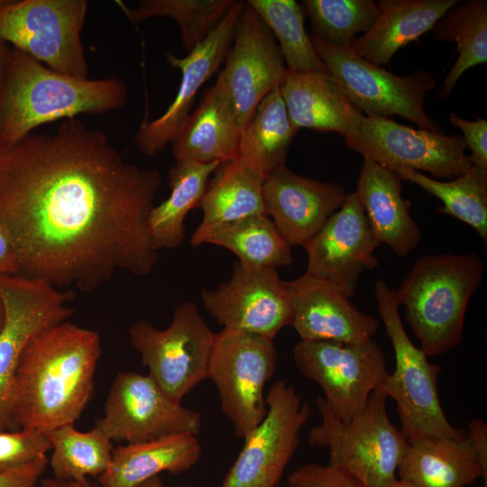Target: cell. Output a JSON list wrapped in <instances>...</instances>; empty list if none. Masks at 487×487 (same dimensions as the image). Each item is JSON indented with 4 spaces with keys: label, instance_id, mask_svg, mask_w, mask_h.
Listing matches in <instances>:
<instances>
[{
    "label": "cell",
    "instance_id": "ab89813d",
    "mask_svg": "<svg viewBox=\"0 0 487 487\" xmlns=\"http://www.w3.org/2000/svg\"><path fill=\"white\" fill-rule=\"evenodd\" d=\"M449 121L462 131L466 148L472 152L470 159L473 166L487 170V120L468 121L451 113Z\"/></svg>",
    "mask_w": 487,
    "mask_h": 487
},
{
    "label": "cell",
    "instance_id": "44dd1931",
    "mask_svg": "<svg viewBox=\"0 0 487 487\" xmlns=\"http://www.w3.org/2000/svg\"><path fill=\"white\" fill-rule=\"evenodd\" d=\"M347 195L338 183L306 178L287 166L263 182L267 214L290 246H304L343 207Z\"/></svg>",
    "mask_w": 487,
    "mask_h": 487
},
{
    "label": "cell",
    "instance_id": "7c38bea8",
    "mask_svg": "<svg viewBox=\"0 0 487 487\" xmlns=\"http://www.w3.org/2000/svg\"><path fill=\"white\" fill-rule=\"evenodd\" d=\"M267 411L244 438L243 448L220 487H277L294 455L299 433L313 414L296 389L277 380L266 397Z\"/></svg>",
    "mask_w": 487,
    "mask_h": 487
},
{
    "label": "cell",
    "instance_id": "1f68e13d",
    "mask_svg": "<svg viewBox=\"0 0 487 487\" xmlns=\"http://www.w3.org/2000/svg\"><path fill=\"white\" fill-rule=\"evenodd\" d=\"M455 6L432 28L435 40L457 43L458 58L438 91L444 99L449 98L467 69L487 61V1H467Z\"/></svg>",
    "mask_w": 487,
    "mask_h": 487
},
{
    "label": "cell",
    "instance_id": "4dcf8cb0",
    "mask_svg": "<svg viewBox=\"0 0 487 487\" xmlns=\"http://www.w3.org/2000/svg\"><path fill=\"white\" fill-rule=\"evenodd\" d=\"M203 244L226 248L239 262L251 267L277 269L292 262L291 246L267 215L218 226L204 237Z\"/></svg>",
    "mask_w": 487,
    "mask_h": 487
},
{
    "label": "cell",
    "instance_id": "f6af8a7d",
    "mask_svg": "<svg viewBox=\"0 0 487 487\" xmlns=\"http://www.w3.org/2000/svg\"><path fill=\"white\" fill-rule=\"evenodd\" d=\"M12 46L0 38V91L4 86L12 56Z\"/></svg>",
    "mask_w": 487,
    "mask_h": 487
},
{
    "label": "cell",
    "instance_id": "ee69618b",
    "mask_svg": "<svg viewBox=\"0 0 487 487\" xmlns=\"http://www.w3.org/2000/svg\"><path fill=\"white\" fill-rule=\"evenodd\" d=\"M39 487H101L98 482L88 478L80 480H60L55 477L43 478L39 481Z\"/></svg>",
    "mask_w": 487,
    "mask_h": 487
},
{
    "label": "cell",
    "instance_id": "c3c4849f",
    "mask_svg": "<svg viewBox=\"0 0 487 487\" xmlns=\"http://www.w3.org/2000/svg\"><path fill=\"white\" fill-rule=\"evenodd\" d=\"M4 318H5V309H4L3 302L0 298V329L3 326Z\"/></svg>",
    "mask_w": 487,
    "mask_h": 487
},
{
    "label": "cell",
    "instance_id": "f546056e",
    "mask_svg": "<svg viewBox=\"0 0 487 487\" xmlns=\"http://www.w3.org/2000/svg\"><path fill=\"white\" fill-rule=\"evenodd\" d=\"M222 162L177 161L169 170L170 194L151 210L147 229L155 251L179 247L185 235L184 221L198 207L209 176Z\"/></svg>",
    "mask_w": 487,
    "mask_h": 487
},
{
    "label": "cell",
    "instance_id": "e575fe53",
    "mask_svg": "<svg viewBox=\"0 0 487 487\" xmlns=\"http://www.w3.org/2000/svg\"><path fill=\"white\" fill-rule=\"evenodd\" d=\"M274 35L287 69L328 72L305 30L303 9L294 0H248Z\"/></svg>",
    "mask_w": 487,
    "mask_h": 487
},
{
    "label": "cell",
    "instance_id": "8fae6325",
    "mask_svg": "<svg viewBox=\"0 0 487 487\" xmlns=\"http://www.w3.org/2000/svg\"><path fill=\"white\" fill-rule=\"evenodd\" d=\"M293 359L301 374L320 386L328 408L343 421L365 407L389 374L385 354L373 338L359 344L300 340Z\"/></svg>",
    "mask_w": 487,
    "mask_h": 487
},
{
    "label": "cell",
    "instance_id": "8d00e7d4",
    "mask_svg": "<svg viewBox=\"0 0 487 487\" xmlns=\"http://www.w3.org/2000/svg\"><path fill=\"white\" fill-rule=\"evenodd\" d=\"M315 36L337 47H348L358 33L366 32L380 14L373 0H304Z\"/></svg>",
    "mask_w": 487,
    "mask_h": 487
},
{
    "label": "cell",
    "instance_id": "74e56055",
    "mask_svg": "<svg viewBox=\"0 0 487 487\" xmlns=\"http://www.w3.org/2000/svg\"><path fill=\"white\" fill-rule=\"evenodd\" d=\"M51 449L45 433L29 428L0 430V474L24 467Z\"/></svg>",
    "mask_w": 487,
    "mask_h": 487
},
{
    "label": "cell",
    "instance_id": "d6986e66",
    "mask_svg": "<svg viewBox=\"0 0 487 487\" xmlns=\"http://www.w3.org/2000/svg\"><path fill=\"white\" fill-rule=\"evenodd\" d=\"M245 2L235 1L216 27L185 58L168 53L170 65L181 71L177 95L166 111L152 121H143L133 143L146 156L161 151L190 114L193 100L202 85L216 72L233 42L237 20Z\"/></svg>",
    "mask_w": 487,
    "mask_h": 487
},
{
    "label": "cell",
    "instance_id": "6da1fadb",
    "mask_svg": "<svg viewBox=\"0 0 487 487\" xmlns=\"http://www.w3.org/2000/svg\"><path fill=\"white\" fill-rule=\"evenodd\" d=\"M161 185L159 170L127 162L77 117L0 145V224L18 275L88 292L118 271L150 274L147 219Z\"/></svg>",
    "mask_w": 487,
    "mask_h": 487
},
{
    "label": "cell",
    "instance_id": "d6a6232c",
    "mask_svg": "<svg viewBox=\"0 0 487 487\" xmlns=\"http://www.w3.org/2000/svg\"><path fill=\"white\" fill-rule=\"evenodd\" d=\"M400 179L412 182L437 198L439 213L455 217L471 226L487 243V170L473 166L449 181L429 178L411 169L394 171Z\"/></svg>",
    "mask_w": 487,
    "mask_h": 487
},
{
    "label": "cell",
    "instance_id": "7a4b0ae2",
    "mask_svg": "<svg viewBox=\"0 0 487 487\" xmlns=\"http://www.w3.org/2000/svg\"><path fill=\"white\" fill-rule=\"evenodd\" d=\"M98 333L65 321L38 335L17 363L5 403L7 429L43 433L74 424L94 390Z\"/></svg>",
    "mask_w": 487,
    "mask_h": 487
},
{
    "label": "cell",
    "instance_id": "d590c367",
    "mask_svg": "<svg viewBox=\"0 0 487 487\" xmlns=\"http://www.w3.org/2000/svg\"><path fill=\"white\" fill-rule=\"evenodd\" d=\"M234 0H142L135 8L123 5L133 24L153 17L167 16L180 28L181 41L191 52L216 27Z\"/></svg>",
    "mask_w": 487,
    "mask_h": 487
},
{
    "label": "cell",
    "instance_id": "ba28073f",
    "mask_svg": "<svg viewBox=\"0 0 487 487\" xmlns=\"http://www.w3.org/2000/svg\"><path fill=\"white\" fill-rule=\"evenodd\" d=\"M86 0H5L0 5V38L50 69L88 78L81 40Z\"/></svg>",
    "mask_w": 487,
    "mask_h": 487
},
{
    "label": "cell",
    "instance_id": "4316f807",
    "mask_svg": "<svg viewBox=\"0 0 487 487\" xmlns=\"http://www.w3.org/2000/svg\"><path fill=\"white\" fill-rule=\"evenodd\" d=\"M414 487H465L482 478L473 440L429 437L409 445L397 469Z\"/></svg>",
    "mask_w": 487,
    "mask_h": 487
},
{
    "label": "cell",
    "instance_id": "83f0119b",
    "mask_svg": "<svg viewBox=\"0 0 487 487\" xmlns=\"http://www.w3.org/2000/svg\"><path fill=\"white\" fill-rule=\"evenodd\" d=\"M207 182L198 207L203 218L190 239L194 247L223 225L257 215H267L263 199L264 180L238 159L220 163Z\"/></svg>",
    "mask_w": 487,
    "mask_h": 487
},
{
    "label": "cell",
    "instance_id": "ffe728a7",
    "mask_svg": "<svg viewBox=\"0 0 487 487\" xmlns=\"http://www.w3.org/2000/svg\"><path fill=\"white\" fill-rule=\"evenodd\" d=\"M285 283L292 309L290 325L300 340L359 344L377 333L380 320L360 311L331 283L307 273Z\"/></svg>",
    "mask_w": 487,
    "mask_h": 487
},
{
    "label": "cell",
    "instance_id": "52a82bcc",
    "mask_svg": "<svg viewBox=\"0 0 487 487\" xmlns=\"http://www.w3.org/2000/svg\"><path fill=\"white\" fill-rule=\"evenodd\" d=\"M311 43L348 100L368 117L388 118L398 115L420 127L441 133L427 115L424 103L436 86L434 76L418 70L409 76L394 75L375 66L348 47H337L310 33Z\"/></svg>",
    "mask_w": 487,
    "mask_h": 487
},
{
    "label": "cell",
    "instance_id": "ac0fdd59",
    "mask_svg": "<svg viewBox=\"0 0 487 487\" xmlns=\"http://www.w3.org/2000/svg\"><path fill=\"white\" fill-rule=\"evenodd\" d=\"M375 240L355 192L304 245L308 253L305 273L326 280L353 297L363 271L376 268Z\"/></svg>",
    "mask_w": 487,
    "mask_h": 487
},
{
    "label": "cell",
    "instance_id": "b9f144b4",
    "mask_svg": "<svg viewBox=\"0 0 487 487\" xmlns=\"http://www.w3.org/2000/svg\"><path fill=\"white\" fill-rule=\"evenodd\" d=\"M19 274V263L14 243L0 224V275Z\"/></svg>",
    "mask_w": 487,
    "mask_h": 487
},
{
    "label": "cell",
    "instance_id": "603a6c76",
    "mask_svg": "<svg viewBox=\"0 0 487 487\" xmlns=\"http://www.w3.org/2000/svg\"><path fill=\"white\" fill-rule=\"evenodd\" d=\"M357 198L370 229L380 244L406 257L420 243L421 231L402 195L400 178L392 170L363 158L357 180Z\"/></svg>",
    "mask_w": 487,
    "mask_h": 487
},
{
    "label": "cell",
    "instance_id": "f35d334b",
    "mask_svg": "<svg viewBox=\"0 0 487 487\" xmlns=\"http://www.w3.org/2000/svg\"><path fill=\"white\" fill-rule=\"evenodd\" d=\"M289 487H364L348 473L332 465L306 464L288 477Z\"/></svg>",
    "mask_w": 487,
    "mask_h": 487
},
{
    "label": "cell",
    "instance_id": "836d02e7",
    "mask_svg": "<svg viewBox=\"0 0 487 487\" xmlns=\"http://www.w3.org/2000/svg\"><path fill=\"white\" fill-rule=\"evenodd\" d=\"M52 454L50 465L53 477L80 480L99 477L109 467L113 456L112 440L96 426L87 432L65 425L45 433Z\"/></svg>",
    "mask_w": 487,
    "mask_h": 487
},
{
    "label": "cell",
    "instance_id": "f1b7e54d",
    "mask_svg": "<svg viewBox=\"0 0 487 487\" xmlns=\"http://www.w3.org/2000/svg\"><path fill=\"white\" fill-rule=\"evenodd\" d=\"M298 130L289 121L280 87L267 94L241 130L237 156L263 180L286 166L288 152Z\"/></svg>",
    "mask_w": 487,
    "mask_h": 487
},
{
    "label": "cell",
    "instance_id": "2e32d148",
    "mask_svg": "<svg viewBox=\"0 0 487 487\" xmlns=\"http://www.w3.org/2000/svg\"><path fill=\"white\" fill-rule=\"evenodd\" d=\"M216 83L228 97L241 130L262 99L282 84L287 67L279 44L246 2Z\"/></svg>",
    "mask_w": 487,
    "mask_h": 487
},
{
    "label": "cell",
    "instance_id": "60d3db41",
    "mask_svg": "<svg viewBox=\"0 0 487 487\" xmlns=\"http://www.w3.org/2000/svg\"><path fill=\"white\" fill-rule=\"evenodd\" d=\"M48 462L45 455L24 467L0 474V487H37Z\"/></svg>",
    "mask_w": 487,
    "mask_h": 487
},
{
    "label": "cell",
    "instance_id": "bcb514c9",
    "mask_svg": "<svg viewBox=\"0 0 487 487\" xmlns=\"http://www.w3.org/2000/svg\"><path fill=\"white\" fill-rule=\"evenodd\" d=\"M134 487H167L161 478L157 475L150 478L149 480L142 482V483Z\"/></svg>",
    "mask_w": 487,
    "mask_h": 487
},
{
    "label": "cell",
    "instance_id": "277c9868",
    "mask_svg": "<svg viewBox=\"0 0 487 487\" xmlns=\"http://www.w3.org/2000/svg\"><path fill=\"white\" fill-rule=\"evenodd\" d=\"M483 271L484 262L476 253L427 254L416 260L395 290L427 356L446 354L461 344L466 309Z\"/></svg>",
    "mask_w": 487,
    "mask_h": 487
},
{
    "label": "cell",
    "instance_id": "9a60e30c",
    "mask_svg": "<svg viewBox=\"0 0 487 487\" xmlns=\"http://www.w3.org/2000/svg\"><path fill=\"white\" fill-rule=\"evenodd\" d=\"M73 289L21 275H0L5 318L0 329V430L7 429L5 403L19 359L32 340L72 316Z\"/></svg>",
    "mask_w": 487,
    "mask_h": 487
},
{
    "label": "cell",
    "instance_id": "681fc988",
    "mask_svg": "<svg viewBox=\"0 0 487 487\" xmlns=\"http://www.w3.org/2000/svg\"><path fill=\"white\" fill-rule=\"evenodd\" d=\"M5 0H0V5L4 2Z\"/></svg>",
    "mask_w": 487,
    "mask_h": 487
},
{
    "label": "cell",
    "instance_id": "5bb4252c",
    "mask_svg": "<svg viewBox=\"0 0 487 487\" xmlns=\"http://www.w3.org/2000/svg\"><path fill=\"white\" fill-rule=\"evenodd\" d=\"M96 426L112 441L133 444L177 434L198 436L202 418L168 398L149 374L121 372Z\"/></svg>",
    "mask_w": 487,
    "mask_h": 487
},
{
    "label": "cell",
    "instance_id": "7bdbcfd3",
    "mask_svg": "<svg viewBox=\"0 0 487 487\" xmlns=\"http://www.w3.org/2000/svg\"><path fill=\"white\" fill-rule=\"evenodd\" d=\"M467 431L478 452L482 470L483 487H487V425L480 418L470 421Z\"/></svg>",
    "mask_w": 487,
    "mask_h": 487
},
{
    "label": "cell",
    "instance_id": "4fadbf2b",
    "mask_svg": "<svg viewBox=\"0 0 487 487\" xmlns=\"http://www.w3.org/2000/svg\"><path fill=\"white\" fill-rule=\"evenodd\" d=\"M345 145L395 171H426L433 179L456 178L473 167L462 135L414 129L389 118L363 116L356 134Z\"/></svg>",
    "mask_w": 487,
    "mask_h": 487
},
{
    "label": "cell",
    "instance_id": "7402d4cb",
    "mask_svg": "<svg viewBox=\"0 0 487 487\" xmlns=\"http://www.w3.org/2000/svg\"><path fill=\"white\" fill-rule=\"evenodd\" d=\"M280 93L298 131L335 132L345 138L357 133L364 116L329 72L287 69Z\"/></svg>",
    "mask_w": 487,
    "mask_h": 487
},
{
    "label": "cell",
    "instance_id": "cb8c5ba5",
    "mask_svg": "<svg viewBox=\"0 0 487 487\" xmlns=\"http://www.w3.org/2000/svg\"><path fill=\"white\" fill-rule=\"evenodd\" d=\"M241 128L233 106L216 83L179 125L170 142L176 161L224 162L236 159Z\"/></svg>",
    "mask_w": 487,
    "mask_h": 487
},
{
    "label": "cell",
    "instance_id": "e0dca14e",
    "mask_svg": "<svg viewBox=\"0 0 487 487\" xmlns=\"http://www.w3.org/2000/svg\"><path fill=\"white\" fill-rule=\"evenodd\" d=\"M201 298L206 310L224 328L273 340L291 324L286 283L275 268H256L236 262L231 278L216 289H203Z\"/></svg>",
    "mask_w": 487,
    "mask_h": 487
},
{
    "label": "cell",
    "instance_id": "9c48e42d",
    "mask_svg": "<svg viewBox=\"0 0 487 487\" xmlns=\"http://www.w3.org/2000/svg\"><path fill=\"white\" fill-rule=\"evenodd\" d=\"M216 334L192 301H183L170 326L158 329L139 319L129 326V336L148 374L171 400L182 399L207 379Z\"/></svg>",
    "mask_w": 487,
    "mask_h": 487
},
{
    "label": "cell",
    "instance_id": "5b68a950",
    "mask_svg": "<svg viewBox=\"0 0 487 487\" xmlns=\"http://www.w3.org/2000/svg\"><path fill=\"white\" fill-rule=\"evenodd\" d=\"M387 399L382 388L372 391L365 407L349 421L336 418L323 396L316 399L321 422L310 429L308 443L326 447L328 464L364 487H391L409 446L388 417Z\"/></svg>",
    "mask_w": 487,
    "mask_h": 487
},
{
    "label": "cell",
    "instance_id": "3957f363",
    "mask_svg": "<svg viewBox=\"0 0 487 487\" xmlns=\"http://www.w3.org/2000/svg\"><path fill=\"white\" fill-rule=\"evenodd\" d=\"M127 100L128 88L116 77H71L13 48L0 91V145L14 144L50 122L120 109Z\"/></svg>",
    "mask_w": 487,
    "mask_h": 487
},
{
    "label": "cell",
    "instance_id": "30bf717a",
    "mask_svg": "<svg viewBox=\"0 0 487 487\" xmlns=\"http://www.w3.org/2000/svg\"><path fill=\"white\" fill-rule=\"evenodd\" d=\"M276 366L272 339L228 328L216 334L207 378L216 386L221 409L237 437L244 439L264 418V387Z\"/></svg>",
    "mask_w": 487,
    "mask_h": 487
},
{
    "label": "cell",
    "instance_id": "8992f818",
    "mask_svg": "<svg viewBox=\"0 0 487 487\" xmlns=\"http://www.w3.org/2000/svg\"><path fill=\"white\" fill-rule=\"evenodd\" d=\"M374 296L395 356V369L382 389L396 403L401 434L409 445L429 437L464 438L467 431L449 422L440 403L437 381L441 368L411 342L399 313L395 289L379 280Z\"/></svg>",
    "mask_w": 487,
    "mask_h": 487
},
{
    "label": "cell",
    "instance_id": "7dc6e473",
    "mask_svg": "<svg viewBox=\"0 0 487 487\" xmlns=\"http://www.w3.org/2000/svg\"><path fill=\"white\" fill-rule=\"evenodd\" d=\"M391 487H414L410 483L397 478Z\"/></svg>",
    "mask_w": 487,
    "mask_h": 487
},
{
    "label": "cell",
    "instance_id": "484cf974",
    "mask_svg": "<svg viewBox=\"0 0 487 487\" xmlns=\"http://www.w3.org/2000/svg\"><path fill=\"white\" fill-rule=\"evenodd\" d=\"M198 436L177 434L114 448L108 469L98 477L101 487H134L161 472L173 474L192 468L201 456Z\"/></svg>",
    "mask_w": 487,
    "mask_h": 487
},
{
    "label": "cell",
    "instance_id": "d4e9b609",
    "mask_svg": "<svg viewBox=\"0 0 487 487\" xmlns=\"http://www.w3.org/2000/svg\"><path fill=\"white\" fill-rule=\"evenodd\" d=\"M457 0H380V14L372 26L349 44L368 62L381 67L411 41L432 30Z\"/></svg>",
    "mask_w": 487,
    "mask_h": 487
}]
</instances>
